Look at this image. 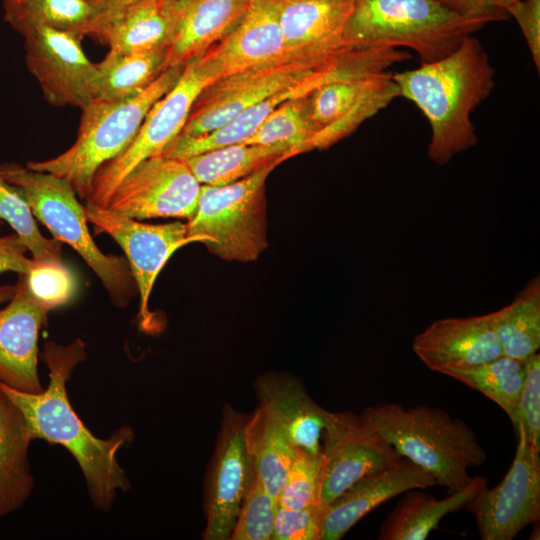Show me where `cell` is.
Wrapping results in <instances>:
<instances>
[{"mask_svg": "<svg viewBox=\"0 0 540 540\" xmlns=\"http://www.w3.org/2000/svg\"><path fill=\"white\" fill-rule=\"evenodd\" d=\"M43 361L49 383L39 393L15 390L0 381V390L22 413L32 440L63 446L78 463L93 504L109 511L119 491L130 483L117 459L118 451L133 439L130 427H121L108 439L96 437L80 420L69 401L66 383L86 357L85 343L76 338L68 345L47 341Z\"/></svg>", "mask_w": 540, "mask_h": 540, "instance_id": "6da1fadb", "label": "cell"}, {"mask_svg": "<svg viewBox=\"0 0 540 540\" xmlns=\"http://www.w3.org/2000/svg\"><path fill=\"white\" fill-rule=\"evenodd\" d=\"M401 97L413 102L431 128L428 156L437 165L477 144L470 119L494 88L488 53L473 35L449 55L392 74Z\"/></svg>", "mask_w": 540, "mask_h": 540, "instance_id": "7a4b0ae2", "label": "cell"}, {"mask_svg": "<svg viewBox=\"0 0 540 540\" xmlns=\"http://www.w3.org/2000/svg\"><path fill=\"white\" fill-rule=\"evenodd\" d=\"M360 416L400 456L428 472L449 493L469 484V469L487 459L473 429L441 408L382 403L366 407Z\"/></svg>", "mask_w": 540, "mask_h": 540, "instance_id": "3957f363", "label": "cell"}, {"mask_svg": "<svg viewBox=\"0 0 540 540\" xmlns=\"http://www.w3.org/2000/svg\"><path fill=\"white\" fill-rule=\"evenodd\" d=\"M183 68H167L148 87L129 99L91 100L81 109L74 144L52 159L31 161L26 167L64 179L81 199L87 201L96 172L131 145L150 108L175 85Z\"/></svg>", "mask_w": 540, "mask_h": 540, "instance_id": "277c9868", "label": "cell"}, {"mask_svg": "<svg viewBox=\"0 0 540 540\" xmlns=\"http://www.w3.org/2000/svg\"><path fill=\"white\" fill-rule=\"evenodd\" d=\"M488 23L438 0H354L344 41L351 48L407 47L427 63L449 55Z\"/></svg>", "mask_w": 540, "mask_h": 540, "instance_id": "5b68a950", "label": "cell"}, {"mask_svg": "<svg viewBox=\"0 0 540 540\" xmlns=\"http://www.w3.org/2000/svg\"><path fill=\"white\" fill-rule=\"evenodd\" d=\"M0 174L19 189L35 219L54 238L78 252L101 280L114 305L126 307L137 292L129 263L126 258L104 254L97 247L87 226L85 207L71 185L53 174L16 163H0Z\"/></svg>", "mask_w": 540, "mask_h": 540, "instance_id": "8992f818", "label": "cell"}, {"mask_svg": "<svg viewBox=\"0 0 540 540\" xmlns=\"http://www.w3.org/2000/svg\"><path fill=\"white\" fill-rule=\"evenodd\" d=\"M270 163L228 185H201L196 211L187 224L191 242H201L225 261L252 262L268 247L266 179Z\"/></svg>", "mask_w": 540, "mask_h": 540, "instance_id": "52a82bcc", "label": "cell"}, {"mask_svg": "<svg viewBox=\"0 0 540 540\" xmlns=\"http://www.w3.org/2000/svg\"><path fill=\"white\" fill-rule=\"evenodd\" d=\"M392 63L374 62L345 71L308 94L310 115L319 128L313 149H327L400 97Z\"/></svg>", "mask_w": 540, "mask_h": 540, "instance_id": "ba28073f", "label": "cell"}, {"mask_svg": "<svg viewBox=\"0 0 540 540\" xmlns=\"http://www.w3.org/2000/svg\"><path fill=\"white\" fill-rule=\"evenodd\" d=\"M330 66L284 57L222 77L197 96L179 135L210 133L247 108Z\"/></svg>", "mask_w": 540, "mask_h": 540, "instance_id": "9c48e42d", "label": "cell"}, {"mask_svg": "<svg viewBox=\"0 0 540 540\" xmlns=\"http://www.w3.org/2000/svg\"><path fill=\"white\" fill-rule=\"evenodd\" d=\"M211 83L196 59L185 64L175 85L148 111L131 145L96 172L86 202L106 207L118 184L135 166L161 155L181 133L197 96Z\"/></svg>", "mask_w": 540, "mask_h": 540, "instance_id": "30bf717a", "label": "cell"}, {"mask_svg": "<svg viewBox=\"0 0 540 540\" xmlns=\"http://www.w3.org/2000/svg\"><path fill=\"white\" fill-rule=\"evenodd\" d=\"M516 434L515 456L503 479L464 506L482 540H512L540 518V450L527 442L522 430Z\"/></svg>", "mask_w": 540, "mask_h": 540, "instance_id": "8fae6325", "label": "cell"}, {"mask_svg": "<svg viewBox=\"0 0 540 540\" xmlns=\"http://www.w3.org/2000/svg\"><path fill=\"white\" fill-rule=\"evenodd\" d=\"M84 207L96 233L110 235L126 253L140 295L139 324L142 330L151 332L156 320L149 309V298L167 260L178 248L191 242L187 224H148L89 202Z\"/></svg>", "mask_w": 540, "mask_h": 540, "instance_id": "7c38bea8", "label": "cell"}, {"mask_svg": "<svg viewBox=\"0 0 540 540\" xmlns=\"http://www.w3.org/2000/svg\"><path fill=\"white\" fill-rule=\"evenodd\" d=\"M322 438L320 502L323 505L361 478L403 459L381 434L350 411H328Z\"/></svg>", "mask_w": 540, "mask_h": 540, "instance_id": "4fadbf2b", "label": "cell"}, {"mask_svg": "<svg viewBox=\"0 0 540 540\" xmlns=\"http://www.w3.org/2000/svg\"><path fill=\"white\" fill-rule=\"evenodd\" d=\"M201 184L182 159L163 155L135 166L118 184L106 208L126 217L191 219Z\"/></svg>", "mask_w": 540, "mask_h": 540, "instance_id": "5bb4252c", "label": "cell"}, {"mask_svg": "<svg viewBox=\"0 0 540 540\" xmlns=\"http://www.w3.org/2000/svg\"><path fill=\"white\" fill-rule=\"evenodd\" d=\"M249 415L223 407L215 452L208 471L205 540L229 539L240 506L256 472L244 438Z\"/></svg>", "mask_w": 540, "mask_h": 540, "instance_id": "9a60e30c", "label": "cell"}, {"mask_svg": "<svg viewBox=\"0 0 540 540\" xmlns=\"http://www.w3.org/2000/svg\"><path fill=\"white\" fill-rule=\"evenodd\" d=\"M27 69L46 100L58 107L84 108L92 100L96 63L70 31L42 26L23 36Z\"/></svg>", "mask_w": 540, "mask_h": 540, "instance_id": "2e32d148", "label": "cell"}, {"mask_svg": "<svg viewBox=\"0 0 540 540\" xmlns=\"http://www.w3.org/2000/svg\"><path fill=\"white\" fill-rule=\"evenodd\" d=\"M353 6L354 0H281L285 55L320 67L336 63L351 49L344 30Z\"/></svg>", "mask_w": 540, "mask_h": 540, "instance_id": "e0dca14e", "label": "cell"}, {"mask_svg": "<svg viewBox=\"0 0 540 540\" xmlns=\"http://www.w3.org/2000/svg\"><path fill=\"white\" fill-rule=\"evenodd\" d=\"M280 3L281 0H250L237 25L196 58L197 65L212 82L287 57L279 22Z\"/></svg>", "mask_w": 540, "mask_h": 540, "instance_id": "ac0fdd59", "label": "cell"}, {"mask_svg": "<svg viewBox=\"0 0 540 540\" xmlns=\"http://www.w3.org/2000/svg\"><path fill=\"white\" fill-rule=\"evenodd\" d=\"M17 288L0 309V381L22 392L44 390L38 375V335L48 309L30 292L25 276L19 274Z\"/></svg>", "mask_w": 540, "mask_h": 540, "instance_id": "d6986e66", "label": "cell"}, {"mask_svg": "<svg viewBox=\"0 0 540 540\" xmlns=\"http://www.w3.org/2000/svg\"><path fill=\"white\" fill-rule=\"evenodd\" d=\"M412 349L430 370L444 375L502 355L488 314L436 320L414 338Z\"/></svg>", "mask_w": 540, "mask_h": 540, "instance_id": "ffe728a7", "label": "cell"}, {"mask_svg": "<svg viewBox=\"0 0 540 540\" xmlns=\"http://www.w3.org/2000/svg\"><path fill=\"white\" fill-rule=\"evenodd\" d=\"M434 485L435 480L428 472L406 458L369 474L325 505L321 540L341 539L360 519L387 500Z\"/></svg>", "mask_w": 540, "mask_h": 540, "instance_id": "44dd1931", "label": "cell"}, {"mask_svg": "<svg viewBox=\"0 0 540 540\" xmlns=\"http://www.w3.org/2000/svg\"><path fill=\"white\" fill-rule=\"evenodd\" d=\"M181 0H140L95 14L87 35L97 36L111 52L132 53L167 49Z\"/></svg>", "mask_w": 540, "mask_h": 540, "instance_id": "7402d4cb", "label": "cell"}, {"mask_svg": "<svg viewBox=\"0 0 540 540\" xmlns=\"http://www.w3.org/2000/svg\"><path fill=\"white\" fill-rule=\"evenodd\" d=\"M356 57L346 53L334 65L318 71L299 83L284 89L265 100L247 108L225 125L197 137L178 135L162 152L169 158L186 159L226 145L245 142L262 124L267 116L286 100L307 95L323 82L353 69Z\"/></svg>", "mask_w": 540, "mask_h": 540, "instance_id": "603a6c76", "label": "cell"}, {"mask_svg": "<svg viewBox=\"0 0 540 540\" xmlns=\"http://www.w3.org/2000/svg\"><path fill=\"white\" fill-rule=\"evenodd\" d=\"M255 390L260 406L282 428L294 446L318 455L328 411L317 405L294 378L278 373L259 376Z\"/></svg>", "mask_w": 540, "mask_h": 540, "instance_id": "cb8c5ba5", "label": "cell"}, {"mask_svg": "<svg viewBox=\"0 0 540 540\" xmlns=\"http://www.w3.org/2000/svg\"><path fill=\"white\" fill-rule=\"evenodd\" d=\"M250 0H181L173 36L166 49L167 68L202 56L243 17Z\"/></svg>", "mask_w": 540, "mask_h": 540, "instance_id": "d4e9b609", "label": "cell"}, {"mask_svg": "<svg viewBox=\"0 0 540 540\" xmlns=\"http://www.w3.org/2000/svg\"><path fill=\"white\" fill-rule=\"evenodd\" d=\"M31 441L22 413L0 390V517L17 510L31 494Z\"/></svg>", "mask_w": 540, "mask_h": 540, "instance_id": "484cf974", "label": "cell"}, {"mask_svg": "<svg viewBox=\"0 0 540 540\" xmlns=\"http://www.w3.org/2000/svg\"><path fill=\"white\" fill-rule=\"evenodd\" d=\"M487 487V479L476 476L463 489L441 500L422 492L406 491L383 521L378 539L425 540L438 528L445 515L464 508L467 502Z\"/></svg>", "mask_w": 540, "mask_h": 540, "instance_id": "4316f807", "label": "cell"}, {"mask_svg": "<svg viewBox=\"0 0 540 540\" xmlns=\"http://www.w3.org/2000/svg\"><path fill=\"white\" fill-rule=\"evenodd\" d=\"M166 49L116 53L109 51L96 63L92 100L122 101L148 87L166 66Z\"/></svg>", "mask_w": 540, "mask_h": 540, "instance_id": "83f0119b", "label": "cell"}, {"mask_svg": "<svg viewBox=\"0 0 540 540\" xmlns=\"http://www.w3.org/2000/svg\"><path fill=\"white\" fill-rule=\"evenodd\" d=\"M283 146L235 143L184 159L201 185L223 186L234 183L258 169L292 157Z\"/></svg>", "mask_w": 540, "mask_h": 540, "instance_id": "f1b7e54d", "label": "cell"}, {"mask_svg": "<svg viewBox=\"0 0 540 540\" xmlns=\"http://www.w3.org/2000/svg\"><path fill=\"white\" fill-rule=\"evenodd\" d=\"M502 355L525 361L540 348V278H532L512 302L488 313Z\"/></svg>", "mask_w": 540, "mask_h": 540, "instance_id": "f546056e", "label": "cell"}, {"mask_svg": "<svg viewBox=\"0 0 540 540\" xmlns=\"http://www.w3.org/2000/svg\"><path fill=\"white\" fill-rule=\"evenodd\" d=\"M244 438L256 475L277 503L278 493L295 457L296 446L261 406L248 416Z\"/></svg>", "mask_w": 540, "mask_h": 540, "instance_id": "4dcf8cb0", "label": "cell"}, {"mask_svg": "<svg viewBox=\"0 0 540 540\" xmlns=\"http://www.w3.org/2000/svg\"><path fill=\"white\" fill-rule=\"evenodd\" d=\"M4 21L25 36L48 26L87 36L95 9L86 0H2Z\"/></svg>", "mask_w": 540, "mask_h": 540, "instance_id": "1f68e13d", "label": "cell"}, {"mask_svg": "<svg viewBox=\"0 0 540 540\" xmlns=\"http://www.w3.org/2000/svg\"><path fill=\"white\" fill-rule=\"evenodd\" d=\"M479 391L515 422L516 408L525 379V361L501 355L493 360L445 374Z\"/></svg>", "mask_w": 540, "mask_h": 540, "instance_id": "d6a6232c", "label": "cell"}, {"mask_svg": "<svg viewBox=\"0 0 540 540\" xmlns=\"http://www.w3.org/2000/svg\"><path fill=\"white\" fill-rule=\"evenodd\" d=\"M318 132L310 115L307 94L281 103L244 143L283 146L295 156L312 150Z\"/></svg>", "mask_w": 540, "mask_h": 540, "instance_id": "836d02e7", "label": "cell"}, {"mask_svg": "<svg viewBox=\"0 0 540 540\" xmlns=\"http://www.w3.org/2000/svg\"><path fill=\"white\" fill-rule=\"evenodd\" d=\"M0 220L7 222L37 261H62L61 241L45 238L19 191L0 174Z\"/></svg>", "mask_w": 540, "mask_h": 540, "instance_id": "e575fe53", "label": "cell"}, {"mask_svg": "<svg viewBox=\"0 0 540 540\" xmlns=\"http://www.w3.org/2000/svg\"><path fill=\"white\" fill-rule=\"evenodd\" d=\"M323 458L296 447L295 457L277 496L278 507L301 509L320 502Z\"/></svg>", "mask_w": 540, "mask_h": 540, "instance_id": "d590c367", "label": "cell"}, {"mask_svg": "<svg viewBox=\"0 0 540 540\" xmlns=\"http://www.w3.org/2000/svg\"><path fill=\"white\" fill-rule=\"evenodd\" d=\"M278 505L255 475L240 506L231 540H270Z\"/></svg>", "mask_w": 540, "mask_h": 540, "instance_id": "8d00e7d4", "label": "cell"}, {"mask_svg": "<svg viewBox=\"0 0 540 540\" xmlns=\"http://www.w3.org/2000/svg\"><path fill=\"white\" fill-rule=\"evenodd\" d=\"M31 294L48 310L67 304L75 295L73 272L62 261H37L23 273Z\"/></svg>", "mask_w": 540, "mask_h": 540, "instance_id": "74e56055", "label": "cell"}, {"mask_svg": "<svg viewBox=\"0 0 540 540\" xmlns=\"http://www.w3.org/2000/svg\"><path fill=\"white\" fill-rule=\"evenodd\" d=\"M520 429L529 444L540 450V354L525 360V379L513 424Z\"/></svg>", "mask_w": 540, "mask_h": 540, "instance_id": "f35d334b", "label": "cell"}, {"mask_svg": "<svg viewBox=\"0 0 540 540\" xmlns=\"http://www.w3.org/2000/svg\"><path fill=\"white\" fill-rule=\"evenodd\" d=\"M324 508L321 503L301 509L278 507L270 540H321Z\"/></svg>", "mask_w": 540, "mask_h": 540, "instance_id": "ab89813d", "label": "cell"}, {"mask_svg": "<svg viewBox=\"0 0 540 540\" xmlns=\"http://www.w3.org/2000/svg\"><path fill=\"white\" fill-rule=\"evenodd\" d=\"M529 47L534 64L540 69V0H519L508 10Z\"/></svg>", "mask_w": 540, "mask_h": 540, "instance_id": "60d3db41", "label": "cell"}, {"mask_svg": "<svg viewBox=\"0 0 540 540\" xmlns=\"http://www.w3.org/2000/svg\"><path fill=\"white\" fill-rule=\"evenodd\" d=\"M451 11L469 18L489 22L506 20L508 10L519 0H438Z\"/></svg>", "mask_w": 540, "mask_h": 540, "instance_id": "b9f144b4", "label": "cell"}, {"mask_svg": "<svg viewBox=\"0 0 540 540\" xmlns=\"http://www.w3.org/2000/svg\"><path fill=\"white\" fill-rule=\"evenodd\" d=\"M27 248L16 234L0 237V273H27L35 263L26 257Z\"/></svg>", "mask_w": 540, "mask_h": 540, "instance_id": "7bdbcfd3", "label": "cell"}, {"mask_svg": "<svg viewBox=\"0 0 540 540\" xmlns=\"http://www.w3.org/2000/svg\"><path fill=\"white\" fill-rule=\"evenodd\" d=\"M140 0H101L95 7V14H102L117 9L129 3ZM94 14V15H95Z\"/></svg>", "mask_w": 540, "mask_h": 540, "instance_id": "ee69618b", "label": "cell"}, {"mask_svg": "<svg viewBox=\"0 0 540 540\" xmlns=\"http://www.w3.org/2000/svg\"><path fill=\"white\" fill-rule=\"evenodd\" d=\"M17 285L0 286V304L8 302L16 292Z\"/></svg>", "mask_w": 540, "mask_h": 540, "instance_id": "f6af8a7d", "label": "cell"}, {"mask_svg": "<svg viewBox=\"0 0 540 540\" xmlns=\"http://www.w3.org/2000/svg\"><path fill=\"white\" fill-rule=\"evenodd\" d=\"M87 2H89L91 5H93V7H95L101 0H86Z\"/></svg>", "mask_w": 540, "mask_h": 540, "instance_id": "bcb514c9", "label": "cell"}, {"mask_svg": "<svg viewBox=\"0 0 540 540\" xmlns=\"http://www.w3.org/2000/svg\"><path fill=\"white\" fill-rule=\"evenodd\" d=\"M1 225H2V224H1V220H0V229H1Z\"/></svg>", "mask_w": 540, "mask_h": 540, "instance_id": "7dc6e473", "label": "cell"}]
</instances>
